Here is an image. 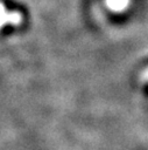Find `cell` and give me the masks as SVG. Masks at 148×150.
<instances>
[{"label": "cell", "mask_w": 148, "mask_h": 150, "mask_svg": "<svg viewBox=\"0 0 148 150\" xmlns=\"http://www.w3.org/2000/svg\"><path fill=\"white\" fill-rule=\"evenodd\" d=\"M23 21V16L19 11H7L6 6L0 2V29L6 26H19Z\"/></svg>", "instance_id": "obj_1"}]
</instances>
